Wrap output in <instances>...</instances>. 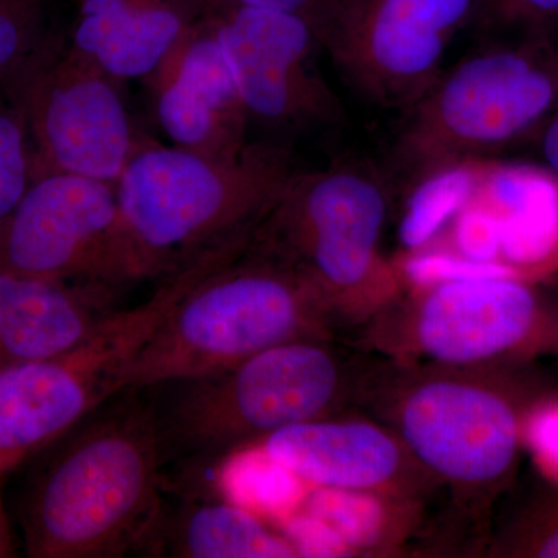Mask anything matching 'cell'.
<instances>
[{"instance_id": "obj_1", "label": "cell", "mask_w": 558, "mask_h": 558, "mask_svg": "<svg viewBox=\"0 0 558 558\" xmlns=\"http://www.w3.org/2000/svg\"><path fill=\"white\" fill-rule=\"evenodd\" d=\"M61 439L25 499L28 557L138 554L167 487L159 425L146 392L120 391Z\"/></svg>"}, {"instance_id": "obj_2", "label": "cell", "mask_w": 558, "mask_h": 558, "mask_svg": "<svg viewBox=\"0 0 558 558\" xmlns=\"http://www.w3.org/2000/svg\"><path fill=\"white\" fill-rule=\"evenodd\" d=\"M299 170L290 146L269 140L209 160L140 135L116 185L131 284L252 238Z\"/></svg>"}, {"instance_id": "obj_3", "label": "cell", "mask_w": 558, "mask_h": 558, "mask_svg": "<svg viewBox=\"0 0 558 558\" xmlns=\"http://www.w3.org/2000/svg\"><path fill=\"white\" fill-rule=\"evenodd\" d=\"M252 240L223 253L175 304L140 352L123 391L204 376L286 341L317 339L325 293Z\"/></svg>"}, {"instance_id": "obj_4", "label": "cell", "mask_w": 558, "mask_h": 558, "mask_svg": "<svg viewBox=\"0 0 558 558\" xmlns=\"http://www.w3.org/2000/svg\"><path fill=\"white\" fill-rule=\"evenodd\" d=\"M483 40L403 110L388 180L413 186L432 172L475 161L532 134L557 108L558 36Z\"/></svg>"}, {"instance_id": "obj_5", "label": "cell", "mask_w": 558, "mask_h": 558, "mask_svg": "<svg viewBox=\"0 0 558 558\" xmlns=\"http://www.w3.org/2000/svg\"><path fill=\"white\" fill-rule=\"evenodd\" d=\"M343 373L317 339L260 351L236 365L146 389L165 462H222L270 433L323 418L336 405Z\"/></svg>"}, {"instance_id": "obj_6", "label": "cell", "mask_w": 558, "mask_h": 558, "mask_svg": "<svg viewBox=\"0 0 558 558\" xmlns=\"http://www.w3.org/2000/svg\"><path fill=\"white\" fill-rule=\"evenodd\" d=\"M234 244L161 279L138 306L119 310L76 347L0 369V478L123 391L128 373L175 304Z\"/></svg>"}, {"instance_id": "obj_7", "label": "cell", "mask_w": 558, "mask_h": 558, "mask_svg": "<svg viewBox=\"0 0 558 558\" xmlns=\"http://www.w3.org/2000/svg\"><path fill=\"white\" fill-rule=\"evenodd\" d=\"M0 89L27 123L33 179L62 172L117 185L142 134L119 81L97 62L57 35Z\"/></svg>"}, {"instance_id": "obj_8", "label": "cell", "mask_w": 558, "mask_h": 558, "mask_svg": "<svg viewBox=\"0 0 558 558\" xmlns=\"http://www.w3.org/2000/svg\"><path fill=\"white\" fill-rule=\"evenodd\" d=\"M387 174L362 163L296 171L253 236L288 260L326 299L355 288L376 260L388 213Z\"/></svg>"}, {"instance_id": "obj_9", "label": "cell", "mask_w": 558, "mask_h": 558, "mask_svg": "<svg viewBox=\"0 0 558 558\" xmlns=\"http://www.w3.org/2000/svg\"><path fill=\"white\" fill-rule=\"evenodd\" d=\"M478 7L480 0H340L323 49L359 98L405 110L439 78Z\"/></svg>"}, {"instance_id": "obj_10", "label": "cell", "mask_w": 558, "mask_h": 558, "mask_svg": "<svg viewBox=\"0 0 558 558\" xmlns=\"http://www.w3.org/2000/svg\"><path fill=\"white\" fill-rule=\"evenodd\" d=\"M213 27L229 62L250 124L289 146L292 135L336 128L347 112L319 58L322 39L310 22L286 11L215 0Z\"/></svg>"}, {"instance_id": "obj_11", "label": "cell", "mask_w": 558, "mask_h": 558, "mask_svg": "<svg viewBox=\"0 0 558 558\" xmlns=\"http://www.w3.org/2000/svg\"><path fill=\"white\" fill-rule=\"evenodd\" d=\"M0 274L131 284L116 185L81 175H38L0 220Z\"/></svg>"}, {"instance_id": "obj_12", "label": "cell", "mask_w": 558, "mask_h": 558, "mask_svg": "<svg viewBox=\"0 0 558 558\" xmlns=\"http://www.w3.org/2000/svg\"><path fill=\"white\" fill-rule=\"evenodd\" d=\"M521 403L513 389L459 379L422 381L402 400L400 436L440 478L462 486H497L519 458Z\"/></svg>"}, {"instance_id": "obj_13", "label": "cell", "mask_w": 558, "mask_h": 558, "mask_svg": "<svg viewBox=\"0 0 558 558\" xmlns=\"http://www.w3.org/2000/svg\"><path fill=\"white\" fill-rule=\"evenodd\" d=\"M416 336L429 357L468 365L556 343L558 326L517 277L487 278L433 286Z\"/></svg>"}, {"instance_id": "obj_14", "label": "cell", "mask_w": 558, "mask_h": 558, "mask_svg": "<svg viewBox=\"0 0 558 558\" xmlns=\"http://www.w3.org/2000/svg\"><path fill=\"white\" fill-rule=\"evenodd\" d=\"M148 81L161 130L178 148L230 160L248 145L247 113L209 13Z\"/></svg>"}, {"instance_id": "obj_15", "label": "cell", "mask_w": 558, "mask_h": 558, "mask_svg": "<svg viewBox=\"0 0 558 558\" xmlns=\"http://www.w3.org/2000/svg\"><path fill=\"white\" fill-rule=\"evenodd\" d=\"M117 292L101 284L0 274V369L76 347L119 311Z\"/></svg>"}, {"instance_id": "obj_16", "label": "cell", "mask_w": 558, "mask_h": 558, "mask_svg": "<svg viewBox=\"0 0 558 558\" xmlns=\"http://www.w3.org/2000/svg\"><path fill=\"white\" fill-rule=\"evenodd\" d=\"M215 0H78L70 43L113 80H149Z\"/></svg>"}, {"instance_id": "obj_17", "label": "cell", "mask_w": 558, "mask_h": 558, "mask_svg": "<svg viewBox=\"0 0 558 558\" xmlns=\"http://www.w3.org/2000/svg\"><path fill=\"white\" fill-rule=\"evenodd\" d=\"M260 449L301 481L317 487L373 490L398 475L402 450L365 422L314 418L270 433Z\"/></svg>"}, {"instance_id": "obj_18", "label": "cell", "mask_w": 558, "mask_h": 558, "mask_svg": "<svg viewBox=\"0 0 558 558\" xmlns=\"http://www.w3.org/2000/svg\"><path fill=\"white\" fill-rule=\"evenodd\" d=\"M143 557H300L286 534L270 531L256 513L223 498L202 495L172 499L165 487L153 527L138 549Z\"/></svg>"}, {"instance_id": "obj_19", "label": "cell", "mask_w": 558, "mask_h": 558, "mask_svg": "<svg viewBox=\"0 0 558 558\" xmlns=\"http://www.w3.org/2000/svg\"><path fill=\"white\" fill-rule=\"evenodd\" d=\"M501 218V255L532 266L558 245V179L531 165H501L484 171L481 189Z\"/></svg>"}, {"instance_id": "obj_20", "label": "cell", "mask_w": 558, "mask_h": 558, "mask_svg": "<svg viewBox=\"0 0 558 558\" xmlns=\"http://www.w3.org/2000/svg\"><path fill=\"white\" fill-rule=\"evenodd\" d=\"M219 487L222 497L256 513L286 520L306 498V483L250 444L222 461Z\"/></svg>"}, {"instance_id": "obj_21", "label": "cell", "mask_w": 558, "mask_h": 558, "mask_svg": "<svg viewBox=\"0 0 558 558\" xmlns=\"http://www.w3.org/2000/svg\"><path fill=\"white\" fill-rule=\"evenodd\" d=\"M484 170L475 161L451 165L425 175L411 186L399 227V240L417 248L432 240L447 220L459 215L480 193Z\"/></svg>"}, {"instance_id": "obj_22", "label": "cell", "mask_w": 558, "mask_h": 558, "mask_svg": "<svg viewBox=\"0 0 558 558\" xmlns=\"http://www.w3.org/2000/svg\"><path fill=\"white\" fill-rule=\"evenodd\" d=\"M304 512L328 523L349 549L373 548L387 526V510L371 490L318 487L303 499Z\"/></svg>"}, {"instance_id": "obj_23", "label": "cell", "mask_w": 558, "mask_h": 558, "mask_svg": "<svg viewBox=\"0 0 558 558\" xmlns=\"http://www.w3.org/2000/svg\"><path fill=\"white\" fill-rule=\"evenodd\" d=\"M57 35L47 0H0V87L20 75Z\"/></svg>"}, {"instance_id": "obj_24", "label": "cell", "mask_w": 558, "mask_h": 558, "mask_svg": "<svg viewBox=\"0 0 558 558\" xmlns=\"http://www.w3.org/2000/svg\"><path fill=\"white\" fill-rule=\"evenodd\" d=\"M32 179L33 154L27 123L21 110L7 98V102H0V220L20 204Z\"/></svg>"}, {"instance_id": "obj_25", "label": "cell", "mask_w": 558, "mask_h": 558, "mask_svg": "<svg viewBox=\"0 0 558 558\" xmlns=\"http://www.w3.org/2000/svg\"><path fill=\"white\" fill-rule=\"evenodd\" d=\"M481 38L558 36V0H480Z\"/></svg>"}, {"instance_id": "obj_26", "label": "cell", "mask_w": 558, "mask_h": 558, "mask_svg": "<svg viewBox=\"0 0 558 558\" xmlns=\"http://www.w3.org/2000/svg\"><path fill=\"white\" fill-rule=\"evenodd\" d=\"M499 550L509 557L558 558V494L531 502L510 524Z\"/></svg>"}, {"instance_id": "obj_27", "label": "cell", "mask_w": 558, "mask_h": 558, "mask_svg": "<svg viewBox=\"0 0 558 558\" xmlns=\"http://www.w3.org/2000/svg\"><path fill=\"white\" fill-rule=\"evenodd\" d=\"M405 274L418 286H439L446 282L473 281V279L517 277V271L506 264L478 263L464 256L447 253H422L407 260Z\"/></svg>"}, {"instance_id": "obj_28", "label": "cell", "mask_w": 558, "mask_h": 558, "mask_svg": "<svg viewBox=\"0 0 558 558\" xmlns=\"http://www.w3.org/2000/svg\"><path fill=\"white\" fill-rule=\"evenodd\" d=\"M501 218L487 202H470L459 211L454 226V242L461 256L495 263L501 255Z\"/></svg>"}, {"instance_id": "obj_29", "label": "cell", "mask_w": 558, "mask_h": 558, "mask_svg": "<svg viewBox=\"0 0 558 558\" xmlns=\"http://www.w3.org/2000/svg\"><path fill=\"white\" fill-rule=\"evenodd\" d=\"M286 537L292 542L300 557H344L351 549L325 521L303 512L284 520Z\"/></svg>"}, {"instance_id": "obj_30", "label": "cell", "mask_w": 558, "mask_h": 558, "mask_svg": "<svg viewBox=\"0 0 558 558\" xmlns=\"http://www.w3.org/2000/svg\"><path fill=\"white\" fill-rule=\"evenodd\" d=\"M231 2L296 14V16L310 22L315 32L318 33L322 43L330 21H332L333 14L340 5V0H231Z\"/></svg>"}, {"instance_id": "obj_31", "label": "cell", "mask_w": 558, "mask_h": 558, "mask_svg": "<svg viewBox=\"0 0 558 558\" xmlns=\"http://www.w3.org/2000/svg\"><path fill=\"white\" fill-rule=\"evenodd\" d=\"M527 433L539 457L558 470V410L535 414Z\"/></svg>"}, {"instance_id": "obj_32", "label": "cell", "mask_w": 558, "mask_h": 558, "mask_svg": "<svg viewBox=\"0 0 558 558\" xmlns=\"http://www.w3.org/2000/svg\"><path fill=\"white\" fill-rule=\"evenodd\" d=\"M539 130V153L545 161L546 170L558 179V113L550 116Z\"/></svg>"}, {"instance_id": "obj_33", "label": "cell", "mask_w": 558, "mask_h": 558, "mask_svg": "<svg viewBox=\"0 0 558 558\" xmlns=\"http://www.w3.org/2000/svg\"><path fill=\"white\" fill-rule=\"evenodd\" d=\"M14 546L11 538L9 519L3 510L2 499H0V558L13 557Z\"/></svg>"}]
</instances>
